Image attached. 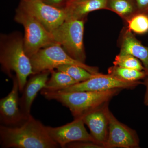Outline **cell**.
I'll return each mask as SVG.
<instances>
[{
  "label": "cell",
  "mask_w": 148,
  "mask_h": 148,
  "mask_svg": "<svg viewBox=\"0 0 148 148\" xmlns=\"http://www.w3.org/2000/svg\"><path fill=\"white\" fill-rule=\"evenodd\" d=\"M13 86L8 95L0 100V120L2 125L13 126L18 125L27 119L21 112L18 80L16 75L12 77Z\"/></svg>",
  "instance_id": "cell-11"
},
{
  "label": "cell",
  "mask_w": 148,
  "mask_h": 148,
  "mask_svg": "<svg viewBox=\"0 0 148 148\" xmlns=\"http://www.w3.org/2000/svg\"><path fill=\"white\" fill-rule=\"evenodd\" d=\"M143 84L140 81L130 82L117 78L109 74H98L96 76L83 82L78 83L71 86L58 90L63 92L74 91H103L120 88L132 89ZM58 91V90H57Z\"/></svg>",
  "instance_id": "cell-10"
},
{
  "label": "cell",
  "mask_w": 148,
  "mask_h": 148,
  "mask_svg": "<svg viewBox=\"0 0 148 148\" xmlns=\"http://www.w3.org/2000/svg\"><path fill=\"white\" fill-rule=\"evenodd\" d=\"M66 148H105V147L98 143L89 141H79L69 143Z\"/></svg>",
  "instance_id": "cell-22"
},
{
  "label": "cell",
  "mask_w": 148,
  "mask_h": 148,
  "mask_svg": "<svg viewBox=\"0 0 148 148\" xmlns=\"http://www.w3.org/2000/svg\"><path fill=\"white\" fill-rule=\"evenodd\" d=\"M84 124L82 116L74 119L71 122L62 126L57 127L45 126V127L50 138L62 148H66L69 143L79 141L98 143L87 132Z\"/></svg>",
  "instance_id": "cell-9"
},
{
  "label": "cell",
  "mask_w": 148,
  "mask_h": 148,
  "mask_svg": "<svg viewBox=\"0 0 148 148\" xmlns=\"http://www.w3.org/2000/svg\"><path fill=\"white\" fill-rule=\"evenodd\" d=\"M18 8L36 18L50 32L58 28L66 20L64 8L50 5L42 0L21 1Z\"/></svg>",
  "instance_id": "cell-7"
},
{
  "label": "cell",
  "mask_w": 148,
  "mask_h": 148,
  "mask_svg": "<svg viewBox=\"0 0 148 148\" xmlns=\"http://www.w3.org/2000/svg\"><path fill=\"white\" fill-rule=\"evenodd\" d=\"M14 20L24 27V50L29 58L42 49L58 44L53 40L51 32L36 18L18 8Z\"/></svg>",
  "instance_id": "cell-4"
},
{
  "label": "cell",
  "mask_w": 148,
  "mask_h": 148,
  "mask_svg": "<svg viewBox=\"0 0 148 148\" xmlns=\"http://www.w3.org/2000/svg\"><path fill=\"white\" fill-rule=\"evenodd\" d=\"M0 143L2 147L5 148H56L60 147L50 138L45 126L32 115L15 126L1 125Z\"/></svg>",
  "instance_id": "cell-1"
},
{
  "label": "cell",
  "mask_w": 148,
  "mask_h": 148,
  "mask_svg": "<svg viewBox=\"0 0 148 148\" xmlns=\"http://www.w3.org/2000/svg\"><path fill=\"white\" fill-rule=\"evenodd\" d=\"M122 90L116 88L103 91L63 92L42 89L41 94L47 100H55L68 108L75 119L109 103Z\"/></svg>",
  "instance_id": "cell-3"
},
{
  "label": "cell",
  "mask_w": 148,
  "mask_h": 148,
  "mask_svg": "<svg viewBox=\"0 0 148 148\" xmlns=\"http://www.w3.org/2000/svg\"><path fill=\"white\" fill-rule=\"evenodd\" d=\"M56 70L64 72L78 83L83 82L96 76L98 74H92L80 66L73 65H63L58 66Z\"/></svg>",
  "instance_id": "cell-19"
},
{
  "label": "cell",
  "mask_w": 148,
  "mask_h": 148,
  "mask_svg": "<svg viewBox=\"0 0 148 148\" xmlns=\"http://www.w3.org/2000/svg\"><path fill=\"white\" fill-rule=\"evenodd\" d=\"M0 63L2 70L10 77L12 78L15 73L19 92H23L27 77L34 73L31 59L24 50V38L21 34L16 32L1 35Z\"/></svg>",
  "instance_id": "cell-2"
},
{
  "label": "cell",
  "mask_w": 148,
  "mask_h": 148,
  "mask_svg": "<svg viewBox=\"0 0 148 148\" xmlns=\"http://www.w3.org/2000/svg\"><path fill=\"white\" fill-rule=\"evenodd\" d=\"M108 0H69L64 7L65 21L84 19L88 13L107 10Z\"/></svg>",
  "instance_id": "cell-14"
},
{
  "label": "cell",
  "mask_w": 148,
  "mask_h": 148,
  "mask_svg": "<svg viewBox=\"0 0 148 148\" xmlns=\"http://www.w3.org/2000/svg\"><path fill=\"white\" fill-rule=\"evenodd\" d=\"M105 110L108 121V134L105 148L140 147L137 132L117 119L110 111L108 103L105 106Z\"/></svg>",
  "instance_id": "cell-8"
},
{
  "label": "cell",
  "mask_w": 148,
  "mask_h": 148,
  "mask_svg": "<svg viewBox=\"0 0 148 148\" xmlns=\"http://www.w3.org/2000/svg\"><path fill=\"white\" fill-rule=\"evenodd\" d=\"M108 74L117 78L130 82L138 81L147 77L145 71H139L114 66L108 68Z\"/></svg>",
  "instance_id": "cell-18"
},
{
  "label": "cell",
  "mask_w": 148,
  "mask_h": 148,
  "mask_svg": "<svg viewBox=\"0 0 148 148\" xmlns=\"http://www.w3.org/2000/svg\"><path fill=\"white\" fill-rule=\"evenodd\" d=\"M51 76L47 82L44 90L49 91H57L65 89L78 83L68 74L61 71H50Z\"/></svg>",
  "instance_id": "cell-16"
},
{
  "label": "cell",
  "mask_w": 148,
  "mask_h": 148,
  "mask_svg": "<svg viewBox=\"0 0 148 148\" xmlns=\"http://www.w3.org/2000/svg\"><path fill=\"white\" fill-rule=\"evenodd\" d=\"M107 10L117 14L126 21L138 13L134 0H108Z\"/></svg>",
  "instance_id": "cell-17"
},
{
  "label": "cell",
  "mask_w": 148,
  "mask_h": 148,
  "mask_svg": "<svg viewBox=\"0 0 148 148\" xmlns=\"http://www.w3.org/2000/svg\"><path fill=\"white\" fill-rule=\"evenodd\" d=\"M84 21L82 19L65 21L51 32L54 40L69 55L83 63L86 58L83 42Z\"/></svg>",
  "instance_id": "cell-5"
},
{
  "label": "cell",
  "mask_w": 148,
  "mask_h": 148,
  "mask_svg": "<svg viewBox=\"0 0 148 148\" xmlns=\"http://www.w3.org/2000/svg\"><path fill=\"white\" fill-rule=\"evenodd\" d=\"M106 104L82 116L84 122L90 130L92 137L104 147L108 134V121L105 110Z\"/></svg>",
  "instance_id": "cell-13"
},
{
  "label": "cell",
  "mask_w": 148,
  "mask_h": 148,
  "mask_svg": "<svg viewBox=\"0 0 148 148\" xmlns=\"http://www.w3.org/2000/svg\"><path fill=\"white\" fill-rule=\"evenodd\" d=\"M127 29L138 34H144L148 32V14L138 13L126 20Z\"/></svg>",
  "instance_id": "cell-20"
},
{
  "label": "cell",
  "mask_w": 148,
  "mask_h": 148,
  "mask_svg": "<svg viewBox=\"0 0 148 148\" xmlns=\"http://www.w3.org/2000/svg\"><path fill=\"white\" fill-rule=\"evenodd\" d=\"M42 1L47 3L53 6L64 8L69 0H42Z\"/></svg>",
  "instance_id": "cell-24"
},
{
  "label": "cell",
  "mask_w": 148,
  "mask_h": 148,
  "mask_svg": "<svg viewBox=\"0 0 148 148\" xmlns=\"http://www.w3.org/2000/svg\"><path fill=\"white\" fill-rule=\"evenodd\" d=\"M119 53L129 54L140 60L148 77V47L143 45L127 29L123 38Z\"/></svg>",
  "instance_id": "cell-15"
},
{
  "label": "cell",
  "mask_w": 148,
  "mask_h": 148,
  "mask_svg": "<svg viewBox=\"0 0 148 148\" xmlns=\"http://www.w3.org/2000/svg\"><path fill=\"white\" fill-rule=\"evenodd\" d=\"M138 12L148 14V0H134Z\"/></svg>",
  "instance_id": "cell-23"
},
{
  "label": "cell",
  "mask_w": 148,
  "mask_h": 148,
  "mask_svg": "<svg viewBox=\"0 0 148 148\" xmlns=\"http://www.w3.org/2000/svg\"><path fill=\"white\" fill-rule=\"evenodd\" d=\"M30 59L34 74L45 71H51L63 65H75L92 74L99 73L97 67L88 66L72 58L58 44L40 49Z\"/></svg>",
  "instance_id": "cell-6"
},
{
  "label": "cell",
  "mask_w": 148,
  "mask_h": 148,
  "mask_svg": "<svg viewBox=\"0 0 148 148\" xmlns=\"http://www.w3.org/2000/svg\"><path fill=\"white\" fill-rule=\"evenodd\" d=\"M114 66L145 71V67L140 60L129 54H119L117 55L113 61Z\"/></svg>",
  "instance_id": "cell-21"
},
{
  "label": "cell",
  "mask_w": 148,
  "mask_h": 148,
  "mask_svg": "<svg viewBox=\"0 0 148 148\" xmlns=\"http://www.w3.org/2000/svg\"><path fill=\"white\" fill-rule=\"evenodd\" d=\"M21 1H35V0H21Z\"/></svg>",
  "instance_id": "cell-26"
},
{
  "label": "cell",
  "mask_w": 148,
  "mask_h": 148,
  "mask_svg": "<svg viewBox=\"0 0 148 148\" xmlns=\"http://www.w3.org/2000/svg\"><path fill=\"white\" fill-rule=\"evenodd\" d=\"M51 74L50 71H45L33 74L27 81L20 98V108L21 112L26 118L31 114L32 104L38 92L45 87Z\"/></svg>",
  "instance_id": "cell-12"
},
{
  "label": "cell",
  "mask_w": 148,
  "mask_h": 148,
  "mask_svg": "<svg viewBox=\"0 0 148 148\" xmlns=\"http://www.w3.org/2000/svg\"><path fill=\"white\" fill-rule=\"evenodd\" d=\"M143 84L145 86L146 92L144 97V103L146 106H148V77L145 79Z\"/></svg>",
  "instance_id": "cell-25"
}]
</instances>
